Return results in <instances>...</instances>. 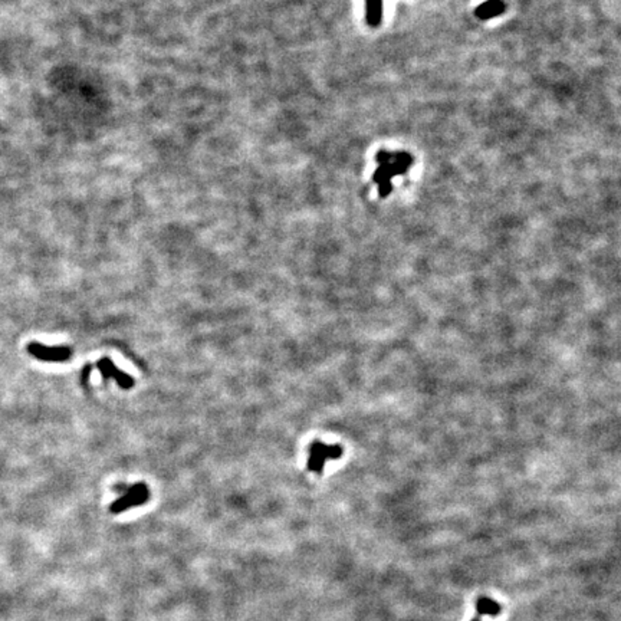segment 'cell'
Returning a JSON list of instances; mask_svg holds the SVG:
<instances>
[{
	"label": "cell",
	"mask_w": 621,
	"mask_h": 621,
	"mask_svg": "<svg viewBox=\"0 0 621 621\" xmlns=\"http://www.w3.org/2000/svg\"><path fill=\"white\" fill-rule=\"evenodd\" d=\"M376 161L379 167L374 171L372 180L379 186V193L383 198H386L393 190L391 180L397 176L406 175L414 164L413 156L407 152L391 153L387 150H380L376 154Z\"/></svg>",
	"instance_id": "1"
},
{
	"label": "cell",
	"mask_w": 621,
	"mask_h": 621,
	"mask_svg": "<svg viewBox=\"0 0 621 621\" xmlns=\"http://www.w3.org/2000/svg\"><path fill=\"white\" fill-rule=\"evenodd\" d=\"M344 451L339 444H326L315 440L309 446V458H308V470L315 472L316 475L324 474V467L328 459H339Z\"/></svg>",
	"instance_id": "2"
},
{
	"label": "cell",
	"mask_w": 621,
	"mask_h": 621,
	"mask_svg": "<svg viewBox=\"0 0 621 621\" xmlns=\"http://www.w3.org/2000/svg\"><path fill=\"white\" fill-rule=\"evenodd\" d=\"M148 499H150V490H148V488L144 482H140V483H136L131 488H129L127 492L122 493L121 498H118L115 502H112L110 506V512L114 515L122 513V512L147 504Z\"/></svg>",
	"instance_id": "3"
},
{
	"label": "cell",
	"mask_w": 621,
	"mask_h": 621,
	"mask_svg": "<svg viewBox=\"0 0 621 621\" xmlns=\"http://www.w3.org/2000/svg\"><path fill=\"white\" fill-rule=\"evenodd\" d=\"M28 353L46 363H65L72 357L69 346H46L41 342H31L28 345Z\"/></svg>",
	"instance_id": "4"
},
{
	"label": "cell",
	"mask_w": 621,
	"mask_h": 621,
	"mask_svg": "<svg viewBox=\"0 0 621 621\" xmlns=\"http://www.w3.org/2000/svg\"><path fill=\"white\" fill-rule=\"evenodd\" d=\"M96 367H98L99 372H101V376H103L104 380L112 379V380H115L117 384H118L121 388H124V390H129V388H131V387L134 386V380H133V377L129 376V374H126V372H122L121 370H118V368L115 367V364H114L110 358H103V360H99L98 364H96Z\"/></svg>",
	"instance_id": "5"
},
{
	"label": "cell",
	"mask_w": 621,
	"mask_h": 621,
	"mask_svg": "<svg viewBox=\"0 0 621 621\" xmlns=\"http://www.w3.org/2000/svg\"><path fill=\"white\" fill-rule=\"evenodd\" d=\"M506 10V3L504 0H488V2L479 5L475 10V15L481 20H489L496 16H501Z\"/></svg>",
	"instance_id": "6"
},
{
	"label": "cell",
	"mask_w": 621,
	"mask_h": 621,
	"mask_svg": "<svg viewBox=\"0 0 621 621\" xmlns=\"http://www.w3.org/2000/svg\"><path fill=\"white\" fill-rule=\"evenodd\" d=\"M365 20L371 28L380 27L383 22V0H365Z\"/></svg>",
	"instance_id": "7"
},
{
	"label": "cell",
	"mask_w": 621,
	"mask_h": 621,
	"mask_svg": "<svg viewBox=\"0 0 621 621\" xmlns=\"http://www.w3.org/2000/svg\"><path fill=\"white\" fill-rule=\"evenodd\" d=\"M476 611L479 615H498L501 613V606L499 603H496L495 600L489 599V597H479V600L476 601Z\"/></svg>",
	"instance_id": "8"
},
{
	"label": "cell",
	"mask_w": 621,
	"mask_h": 621,
	"mask_svg": "<svg viewBox=\"0 0 621 621\" xmlns=\"http://www.w3.org/2000/svg\"><path fill=\"white\" fill-rule=\"evenodd\" d=\"M472 621H481V618H479V617H475Z\"/></svg>",
	"instance_id": "9"
}]
</instances>
